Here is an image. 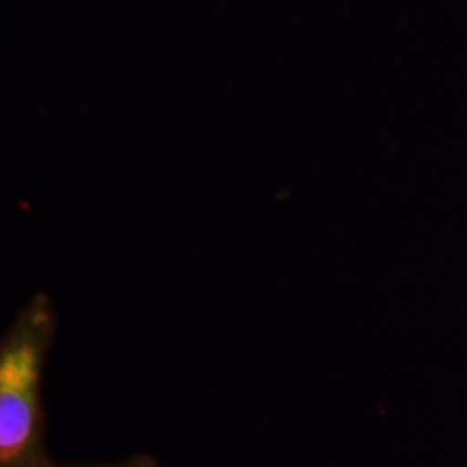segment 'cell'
Wrapping results in <instances>:
<instances>
[{"mask_svg": "<svg viewBox=\"0 0 467 467\" xmlns=\"http://www.w3.org/2000/svg\"><path fill=\"white\" fill-rule=\"evenodd\" d=\"M55 307L35 295L0 340V467H52L42 396Z\"/></svg>", "mask_w": 467, "mask_h": 467, "instance_id": "6da1fadb", "label": "cell"}, {"mask_svg": "<svg viewBox=\"0 0 467 467\" xmlns=\"http://www.w3.org/2000/svg\"><path fill=\"white\" fill-rule=\"evenodd\" d=\"M52 467H61V465H52ZM89 467H159L156 459L148 457V454H137V457L124 461V463H115V465H89Z\"/></svg>", "mask_w": 467, "mask_h": 467, "instance_id": "7a4b0ae2", "label": "cell"}]
</instances>
